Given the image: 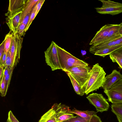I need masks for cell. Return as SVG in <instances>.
Instances as JSON below:
<instances>
[{"label":"cell","instance_id":"6da1fadb","mask_svg":"<svg viewBox=\"0 0 122 122\" xmlns=\"http://www.w3.org/2000/svg\"><path fill=\"white\" fill-rule=\"evenodd\" d=\"M106 73L103 68L97 63L93 65L91 69L89 78L82 88L86 95L96 91L104 84Z\"/></svg>","mask_w":122,"mask_h":122},{"label":"cell","instance_id":"7a4b0ae2","mask_svg":"<svg viewBox=\"0 0 122 122\" xmlns=\"http://www.w3.org/2000/svg\"><path fill=\"white\" fill-rule=\"evenodd\" d=\"M56 46L61 69L63 71L75 67L89 66L84 61L76 58L57 44Z\"/></svg>","mask_w":122,"mask_h":122},{"label":"cell","instance_id":"3957f363","mask_svg":"<svg viewBox=\"0 0 122 122\" xmlns=\"http://www.w3.org/2000/svg\"><path fill=\"white\" fill-rule=\"evenodd\" d=\"M91 69V67L89 66H78L68 69L64 71L70 73L82 89L89 78Z\"/></svg>","mask_w":122,"mask_h":122},{"label":"cell","instance_id":"277c9868","mask_svg":"<svg viewBox=\"0 0 122 122\" xmlns=\"http://www.w3.org/2000/svg\"><path fill=\"white\" fill-rule=\"evenodd\" d=\"M102 5L100 7L95 8L98 13L102 14H110L112 15L122 12V4L110 0H98Z\"/></svg>","mask_w":122,"mask_h":122},{"label":"cell","instance_id":"5b68a950","mask_svg":"<svg viewBox=\"0 0 122 122\" xmlns=\"http://www.w3.org/2000/svg\"><path fill=\"white\" fill-rule=\"evenodd\" d=\"M56 44L52 41L49 47L44 52L46 62L52 70L61 69L56 48Z\"/></svg>","mask_w":122,"mask_h":122},{"label":"cell","instance_id":"8992f818","mask_svg":"<svg viewBox=\"0 0 122 122\" xmlns=\"http://www.w3.org/2000/svg\"><path fill=\"white\" fill-rule=\"evenodd\" d=\"M23 38L17 33H13L11 46L9 51L12 59L13 67L14 68L19 62Z\"/></svg>","mask_w":122,"mask_h":122},{"label":"cell","instance_id":"52a82bcc","mask_svg":"<svg viewBox=\"0 0 122 122\" xmlns=\"http://www.w3.org/2000/svg\"><path fill=\"white\" fill-rule=\"evenodd\" d=\"M108 100L112 104L122 103V79L113 84L109 88L104 90Z\"/></svg>","mask_w":122,"mask_h":122},{"label":"cell","instance_id":"ba28073f","mask_svg":"<svg viewBox=\"0 0 122 122\" xmlns=\"http://www.w3.org/2000/svg\"><path fill=\"white\" fill-rule=\"evenodd\" d=\"M86 98L98 112H102L108 110L109 104L102 94L92 93L89 94Z\"/></svg>","mask_w":122,"mask_h":122},{"label":"cell","instance_id":"9c48e42d","mask_svg":"<svg viewBox=\"0 0 122 122\" xmlns=\"http://www.w3.org/2000/svg\"><path fill=\"white\" fill-rule=\"evenodd\" d=\"M68 106L62 104L56 103V117L57 122H62L74 117L73 113H70Z\"/></svg>","mask_w":122,"mask_h":122},{"label":"cell","instance_id":"30bf717a","mask_svg":"<svg viewBox=\"0 0 122 122\" xmlns=\"http://www.w3.org/2000/svg\"><path fill=\"white\" fill-rule=\"evenodd\" d=\"M22 11L12 14L7 12L6 22L11 30L14 33H17L20 25V18Z\"/></svg>","mask_w":122,"mask_h":122},{"label":"cell","instance_id":"8fae6325","mask_svg":"<svg viewBox=\"0 0 122 122\" xmlns=\"http://www.w3.org/2000/svg\"><path fill=\"white\" fill-rule=\"evenodd\" d=\"M114 24H106L102 26L97 31L89 43L91 45H95L103 41L106 38L110 30Z\"/></svg>","mask_w":122,"mask_h":122},{"label":"cell","instance_id":"7c38bea8","mask_svg":"<svg viewBox=\"0 0 122 122\" xmlns=\"http://www.w3.org/2000/svg\"><path fill=\"white\" fill-rule=\"evenodd\" d=\"M69 112L79 115L85 119L87 122H102L100 118L96 114V112L88 110L81 111L74 108L70 110Z\"/></svg>","mask_w":122,"mask_h":122},{"label":"cell","instance_id":"4fadbf2b","mask_svg":"<svg viewBox=\"0 0 122 122\" xmlns=\"http://www.w3.org/2000/svg\"><path fill=\"white\" fill-rule=\"evenodd\" d=\"M119 45H122V36L113 40L92 45L89 48V51L94 54L98 50Z\"/></svg>","mask_w":122,"mask_h":122},{"label":"cell","instance_id":"5bb4252c","mask_svg":"<svg viewBox=\"0 0 122 122\" xmlns=\"http://www.w3.org/2000/svg\"><path fill=\"white\" fill-rule=\"evenodd\" d=\"M121 79L122 75L120 72L116 69L114 70L110 74L105 77L104 84L102 87L104 90L108 89L115 83Z\"/></svg>","mask_w":122,"mask_h":122},{"label":"cell","instance_id":"9a60e30c","mask_svg":"<svg viewBox=\"0 0 122 122\" xmlns=\"http://www.w3.org/2000/svg\"><path fill=\"white\" fill-rule=\"evenodd\" d=\"M122 36V23L119 24H114L113 27L109 31L106 39L100 43L113 40Z\"/></svg>","mask_w":122,"mask_h":122},{"label":"cell","instance_id":"2e32d148","mask_svg":"<svg viewBox=\"0 0 122 122\" xmlns=\"http://www.w3.org/2000/svg\"><path fill=\"white\" fill-rule=\"evenodd\" d=\"M39 0H26L24 3L21 15L20 25L28 15L30 14L33 8Z\"/></svg>","mask_w":122,"mask_h":122},{"label":"cell","instance_id":"e0dca14e","mask_svg":"<svg viewBox=\"0 0 122 122\" xmlns=\"http://www.w3.org/2000/svg\"><path fill=\"white\" fill-rule=\"evenodd\" d=\"M26 0H10L8 12L12 14L22 11Z\"/></svg>","mask_w":122,"mask_h":122},{"label":"cell","instance_id":"ac0fdd59","mask_svg":"<svg viewBox=\"0 0 122 122\" xmlns=\"http://www.w3.org/2000/svg\"><path fill=\"white\" fill-rule=\"evenodd\" d=\"M56 103L41 117L38 122H57L56 117Z\"/></svg>","mask_w":122,"mask_h":122},{"label":"cell","instance_id":"d6986e66","mask_svg":"<svg viewBox=\"0 0 122 122\" xmlns=\"http://www.w3.org/2000/svg\"><path fill=\"white\" fill-rule=\"evenodd\" d=\"M109 57L113 62L117 63L120 68L122 69V47L112 52Z\"/></svg>","mask_w":122,"mask_h":122},{"label":"cell","instance_id":"ffe728a7","mask_svg":"<svg viewBox=\"0 0 122 122\" xmlns=\"http://www.w3.org/2000/svg\"><path fill=\"white\" fill-rule=\"evenodd\" d=\"M121 47H122V45L104 48L97 51L95 52L94 55L104 57L106 56L109 55L112 52Z\"/></svg>","mask_w":122,"mask_h":122},{"label":"cell","instance_id":"44dd1931","mask_svg":"<svg viewBox=\"0 0 122 122\" xmlns=\"http://www.w3.org/2000/svg\"><path fill=\"white\" fill-rule=\"evenodd\" d=\"M112 112L116 116L119 122H122V103L111 105Z\"/></svg>","mask_w":122,"mask_h":122},{"label":"cell","instance_id":"7402d4cb","mask_svg":"<svg viewBox=\"0 0 122 122\" xmlns=\"http://www.w3.org/2000/svg\"><path fill=\"white\" fill-rule=\"evenodd\" d=\"M66 72L70 78L76 93L80 96H83L84 94L85 93L82 89L81 88L78 83L70 73L68 72Z\"/></svg>","mask_w":122,"mask_h":122},{"label":"cell","instance_id":"603a6c76","mask_svg":"<svg viewBox=\"0 0 122 122\" xmlns=\"http://www.w3.org/2000/svg\"><path fill=\"white\" fill-rule=\"evenodd\" d=\"M13 33L11 30L5 36L4 40V52L7 53L9 50L12 42Z\"/></svg>","mask_w":122,"mask_h":122},{"label":"cell","instance_id":"cb8c5ba5","mask_svg":"<svg viewBox=\"0 0 122 122\" xmlns=\"http://www.w3.org/2000/svg\"><path fill=\"white\" fill-rule=\"evenodd\" d=\"M36 5L33 8L30 16L28 22L26 26L25 31V32L28 30L30 26L36 16Z\"/></svg>","mask_w":122,"mask_h":122},{"label":"cell","instance_id":"d4e9b609","mask_svg":"<svg viewBox=\"0 0 122 122\" xmlns=\"http://www.w3.org/2000/svg\"><path fill=\"white\" fill-rule=\"evenodd\" d=\"M5 78L2 75L0 83V95L2 97H5L6 96L7 91L6 86Z\"/></svg>","mask_w":122,"mask_h":122},{"label":"cell","instance_id":"484cf974","mask_svg":"<svg viewBox=\"0 0 122 122\" xmlns=\"http://www.w3.org/2000/svg\"><path fill=\"white\" fill-rule=\"evenodd\" d=\"M62 122H87L81 116L77 115L76 116L71 118Z\"/></svg>","mask_w":122,"mask_h":122},{"label":"cell","instance_id":"4316f807","mask_svg":"<svg viewBox=\"0 0 122 122\" xmlns=\"http://www.w3.org/2000/svg\"><path fill=\"white\" fill-rule=\"evenodd\" d=\"M4 67V68L5 67H7L10 68H13V67L12 59L9 51L7 53L5 62Z\"/></svg>","mask_w":122,"mask_h":122},{"label":"cell","instance_id":"83f0119b","mask_svg":"<svg viewBox=\"0 0 122 122\" xmlns=\"http://www.w3.org/2000/svg\"><path fill=\"white\" fill-rule=\"evenodd\" d=\"M14 69L13 68H11L8 74L5 78L6 86L7 90L10 85Z\"/></svg>","mask_w":122,"mask_h":122},{"label":"cell","instance_id":"f1b7e54d","mask_svg":"<svg viewBox=\"0 0 122 122\" xmlns=\"http://www.w3.org/2000/svg\"><path fill=\"white\" fill-rule=\"evenodd\" d=\"M26 25L23 23H21L19 26L17 33L21 37L25 35V30Z\"/></svg>","mask_w":122,"mask_h":122},{"label":"cell","instance_id":"f546056e","mask_svg":"<svg viewBox=\"0 0 122 122\" xmlns=\"http://www.w3.org/2000/svg\"><path fill=\"white\" fill-rule=\"evenodd\" d=\"M7 122H19L13 114L11 111L8 113V118Z\"/></svg>","mask_w":122,"mask_h":122},{"label":"cell","instance_id":"4dcf8cb0","mask_svg":"<svg viewBox=\"0 0 122 122\" xmlns=\"http://www.w3.org/2000/svg\"><path fill=\"white\" fill-rule=\"evenodd\" d=\"M45 1V0H39L37 4L36 5V16L39 11L43 4Z\"/></svg>","mask_w":122,"mask_h":122},{"label":"cell","instance_id":"1f68e13d","mask_svg":"<svg viewBox=\"0 0 122 122\" xmlns=\"http://www.w3.org/2000/svg\"><path fill=\"white\" fill-rule=\"evenodd\" d=\"M4 43L3 41L0 45V66L1 57L3 53L4 52Z\"/></svg>","mask_w":122,"mask_h":122},{"label":"cell","instance_id":"d6a6232c","mask_svg":"<svg viewBox=\"0 0 122 122\" xmlns=\"http://www.w3.org/2000/svg\"><path fill=\"white\" fill-rule=\"evenodd\" d=\"M7 53L4 52L2 55L1 59L0 66H4L5 62Z\"/></svg>","mask_w":122,"mask_h":122},{"label":"cell","instance_id":"836d02e7","mask_svg":"<svg viewBox=\"0 0 122 122\" xmlns=\"http://www.w3.org/2000/svg\"><path fill=\"white\" fill-rule=\"evenodd\" d=\"M4 68L3 71V75L5 77L8 74L10 69L12 68H10L7 67H5Z\"/></svg>","mask_w":122,"mask_h":122},{"label":"cell","instance_id":"e575fe53","mask_svg":"<svg viewBox=\"0 0 122 122\" xmlns=\"http://www.w3.org/2000/svg\"><path fill=\"white\" fill-rule=\"evenodd\" d=\"M4 69V67L3 66H0V83L2 77L3 75V71Z\"/></svg>","mask_w":122,"mask_h":122}]
</instances>
